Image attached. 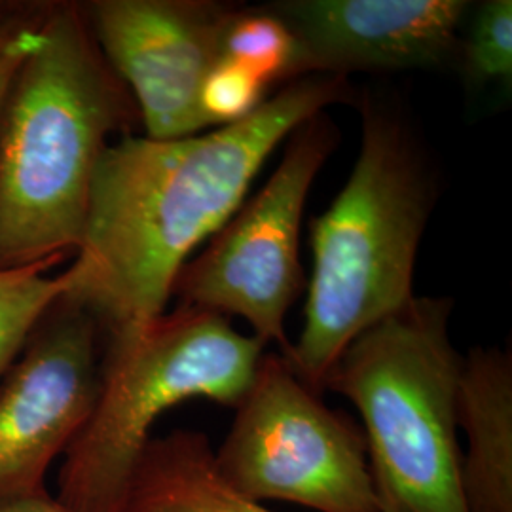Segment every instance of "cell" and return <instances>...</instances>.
<instances>
[{"mask_svg":"<svg viewBox=\"0 0 512 512\" xmlns=\"http://www.w3.org/2000/svg\"><path fill=\"white\" fill-rule=\"evenodd\" d=\"M353 99L346 76L310 74L236 124L173 141L128 135L110 143L59 300L88 311L105 342L160 317L188 256L232 219L275 148L311 116Z\"/></svg>","mask_w":512,"mask_h":512,"instance_id":"cell-1","label":"cell"},{"mask_svg":"<svg viewBox=\"0 0 512 512\" xmlns=\"http://www.w3.org/2000/svg\"><path fill=\"white\" fill-rule=\"evenodd\" d=\"M135 116L84 6L48 2L42 40L0 109V270L76 253L95 169L110 135Z\"/></svg>","mask_w":512,"mask_h":512,"instance_id":"cell-2","label":"cell"},{"mask_svg":"<svg viewBox=\"0 0 512 512\" xmlns=\"http://www.w3.org/2000/svg\"><path fill=\"white\" fill-rule=\"evenodd\" d=\"M359 109L361 152L342 192L311 219L304 327L283 355L317 393L359 334L416 296V256L437 203L427 152L399 110L368 97Z\"/></svg>","mask_w":512,"mask_h":512,"instance_id":"cell-3","label":"cell"},{"mask_svg":"<svg viewBox=\"0 0 512 512\" xmlns=\"http://www.w3.org/2000/svg\"><path fill=\"white\" fill-rule=\"evenodd\" d=\"M452 310L448 296H414L359 334L323 385L361 416L382 512H467Z\"/></svg>","mask_w":512,"mask_h":512,"instance_id":"cell-4","label":"cell"},{"mask_svg":"<svg viewBox=\"0 0 512 512\" xmlns=\"http://www.w3.org/2000/svg\"><path fill=\"white\" fill-rule=\"evenodd\" d=\"M264 348L228 317L196 308L165 311L128 336L107 340L101 393L65 452L57 499L74 512H122L156 420L196 397L236 408Z\"/></svg>","mask_w":512,"mask_h":512,"instance_id":"cell-5","label":"cell"},{"mask_svg":"<svg viewBox=\"0 0 512 512\" xmlns=\"http://www.w3.org/2000/svg\"><path fill=\"white\" fill-rule=\"evenodd\" d=\"M213 467L239 497L317 512H382L361 425L264 353Z\"/></svg>","mask_w":512,"mask_h":512,"instance_id":"cell-6","label":"cell"},{"mask_svg":"<svg viewBox=\"0 0 512 512\" xmlns=\"http://www.w3.org/2000/svg\"><path fill=\"white\" fill-rule=\"evenodd\" d=\"M340 131L319 112L287 137V147L264 188L243 203L200 255L177 275V308L241 317L258 342L285 355V315L304 289L300 226L311 184L338 147Z\"/></svg>","mask_w":512,"mask_h":512,"instance_id":"cell-7","label":"cell"},{"mask_svg":"<svg viewBox=\"0 0 512 512\" xmlns=\"http://www.w3.org/2000/svg\"><path fill=\"white\" fill-rule=\"evenodd\" d=\"M103 351L99 323L63 300L31 332L0 385V503L46 490L52 461L92 418Z\"/></svg>","mask_w":512,"mask_h":512,"instance_id":"cell-8","label":"cell"},{"mask_svg":"<svg viewBox=\"0 0 512 512\" xmlns=\"http://www.w3.org/2000/svg\"><path fill=\"white\" fill-rule=\"evenodd\" d=\"M110 69L131 93L145 137L209 131L200 92L222 59L234 6L207 0H95L82 4Z\"/></svg>","mask_w":512,"mask_h":512,"instance_id":"cell-9","label":"cell"},{"mask_svg":"<svg viewBox=\"0 0 512 512\" xmlns=\"http://www.w3.org/2000/svg\"><path fill=\"white\" fill-rule=\"evenodd\" d=\"M293 31L302 73L439 69L459 55L465 0H279L264 4Z\"/></svg>","mask_w":512,"mask_h":512,"instance_id":"cell-10","label":"cell"},{"mask_svg":"<svg viewBox=\"0 0 512 512\" xmlns=\"http://www.w3.org/2000/svg\"><path fill=\"white\" fill-rule=\"evenodd\" d=\"M461 490L467 512H512V359L473 348L463 357L458 391Z\"/></svg>","mask_w":512,"mask_h":512,"instance_id":"cell-11","label":"cell"},{"mask_svg":"<svg viewBox=\"0 0 512 512\" xmlns=\"http://www.w3.org/2000/svg\"><path fill=\"white\" fill-rule=\"evenodd\" d=\"M122 512H277L234 494L215 473L202 431L175 429L148 440L129 478Z\"/></svg>","mask_w":512,"mask_h":512,"instance_id":"cell-12","label":"cell"},{"mask_svg":"<svg viewBox=\"0 0 512 512\" xmlns=\"http://www.w3.org/2000/svg\"><path fill=\"white\" fill-rule=\"evenodd\" d=\"M222 59L249 69L270 88H283L304 76L293 31L264 6L234 8L222 40Z\"/></svg>","mask_w":512,"mask_h":512,"instance_id":"cell-13","label":"cell"},{"mask_svg":"<svg viewBox=\"0 0 512 512\" xmlns=\"http://www.w3.org/2000/svg\"><path fill=\"white\" fill-rule=\"evenodd\" d=\"M59 262L0 270V378L14 365L31 332L65 293L63 274L50 275Z\"/></svg>","mask_w":512,"mask_h":512,"instance_id":"cell-14","label":"cell"},{"mask_svg":"<svg viewBox=\"0 0 512 512\" xmlns=\"http://www.w3.org/2000/svg\"><path fill=\"white\" fill-rule=\"evenodd\" d=\"M459 65L469 84L512 82V2L478 4L467 37L459 42Z\"/></svg>","mask_w":512,"mask_h":512,"instance_id":"cell-15","label":"cell"},{"mask_svg":"<svg viewBox=\"0 0 512 512\" xmlns=\"http://www.w3.org/2000/svg\"><path fill=\"white\" fill-rule=\"evenodd\" d=\"M270 86L249 69L220 59L207 74L200 107L211 128H222L249 118L268 99Z\"/></svg>","mask_w":512,"mask_h":512,"instance_id":"cell-16","label":"cell"},{"mask_svg":"<svg viewBox=\"0 0 512 512\" xmlns=\"http://www.w3.org/2000/svg\"><path fill=\"white\" fill-rule=\"evenodd\" d=\"M48 4L14 10L0 21V109L21 63L37 50Z\"/></svg>","mask_w":512,"mask_h":512,"instance_id":"cell-17","label":"cell"},{"mask_svg":"<svg viewBox=\"0 0 512 512\" xmlns=\"http://www.w3.org/2000/svg\"><path fill=\"white\" fill-rule=\"evenodd\" d=\"M0 512H74L65 507L57 497H52L46 490L38 494L25 495L18 499L2 501Z\"/></svg>","mask_w":512,"mask_h":512,"instance_id":"cell-18","label":"cell"},{"mask_svg":"<svg viewBox=\"0 0 512 512\" xmlns=\"http://www.w3.org/2000/svg\"><path fill=\"white\" fill-rule=\"evenodd\" d=\"M19 4L16 2H4V0H0V21L4 18H8L14 10H18Z\"/></svg>","mask_w":512,"mask_h":512,"instance_id":"cell-19","label":"cell"}]
</instances>
